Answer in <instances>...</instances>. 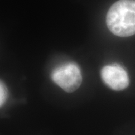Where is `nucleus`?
<instances>
[{
  "instance_id": "nucleus-1",
  "label": "nucleus",
  "mask_w": 135,
  "mask_h": 135,
  "mask_svg": "<svg viewBox=\"0 0 135 135\" xmlns=\"http://www.w3.org/2000/svg\"><path fill=\"white\" fill-rule=\"evenodd\" d=\"M107 25L113 34L128 37L135 34V0H119L109 9Z\"/></svg>"
},
{
  "instance_id": "nucleus-2",
  "label": "nucleus",
  "mask_w": 135,
  "mask_h": 135,
  "mask_svg": "<svg viewBox=\"0 0 135 135\" xmlns=\"http://www.w3.org/2000/svg\"><path fill=\"white\" fill-rule=\"evenodd\" d=\"M51 78L53 82L67 92L76 91L82 83L80 69L74 62L65 63L56 68L51 74Z\"/></svg>"
},
{
  "instance_id": "nucleus-3",
  "label": "nucleus",
  "mask_w": 135,
  "mask_h": 135,
  "mask_svg": "<svg viewBox=\"0 0 135 135\" xmlns=\"http://www.w3.org/2000/svg\"><path fill=\"white\" fill-rule=\"evenodd\" d=\"M103 81L112 89L121 91L129 85V77L126 70L120 65L113 64L106 65L101 70Z\"/></svg>"
},
{
  "instance_id": "nucleus-4",
  "label": "nucleus",
  "mask_w": 135,
  "mask_h": 135,
  "mask_svg": "<svg viewBox=\"0 0 135 135\" xmlns=\"http://www.w3.org/2000/svg\"><path fill=\"white\" fill-rule=\"evenodd\" d=\"M8 90L5 84L0 80V107H2L7 99Z\"/></svg>"
}]
</instances>
